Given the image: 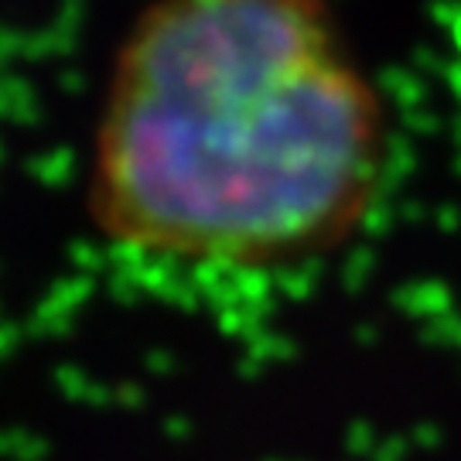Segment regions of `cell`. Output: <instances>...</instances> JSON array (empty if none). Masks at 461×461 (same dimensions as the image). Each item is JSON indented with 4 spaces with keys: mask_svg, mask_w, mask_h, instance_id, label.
I'll return each instance as SVG.
<instances>
[{
    "mask_svg": "<svg viewBox=\"0 0 461 461\" xmlns=\"http://www.w3.org/2000/svg\"><path fill=\"white\" fill-rule=\"evenodd\" d=\"M390 158L335 0H148L99 93L86 212L148 287L257 297L363 230Z\"/></svg>",
    "mask_w": 461,
    "mask_h": 461,
    "instance_id": "1",
    "label": "cell"
}]
</instances>
